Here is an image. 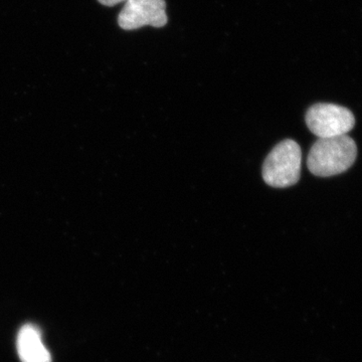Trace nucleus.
Returning a JSON list of instances; mask_svg holds the SVG:
<instances>
[{
	"label": "nucleus",
	"mask_w": 362,
	"mask_h": 362,
	"mask_svg": "<svg viewBox=\"0 0 362 362\" xmlns=\"http://www.w3.org/2000/svg\"><path fill=\"white\" fill-rule=\"evenodd\" d=\"M302 152L294 140L279 143L267 156L263 165V178L272 187L286 188L296 185L300 180Z\"/></svg>",
	"instance_id": "nucleus-2"
},
{
	"label": "nucleus",
	"mask_w": 362,
	"mask_h": 362,
	"mask_svg": "<svg viewBox=\"0 0 362 362\" xmlns=\"http://www.w3.org/2000/svg\"><path fill=\"white\" fill-rule=\"evenodd\" d=\"M356 156V142L349 136L319 138L309 152L307 165L314 175L328 177L351 168Z\"/></svg>",
	"instance_id": "nucleus-1"
},
{
	"label": "nucleus",
	"mask_w": 362,
	"mask_h": 362,
	"mask_svg": "<svg viewBox=\"0 0 362 362\" xmlns=\"http://www.w3.org/2000/svg\"><path fill=\"white\" fill-rule=\"evenodd\" d=\"M100 4H103L105 6H115L121 2L127 1V0H98Z\"/></svg>",
	"instance_id": "nucleus-6"
},
{
	"label": "nucleus",
	"mask_w": 362,
	"mask_h": 362,
	"mask_svg": "<svg viewBox=\"0 0 362 362\" xmlns=\"http://www.w3.org/2000/svg\"><path fill=\"white\" fill-rule=\"evenodd\" d=\"M306 124L319 138H332L347 135L356 125L354 114L339 105L319 103L307 111Z\"/></svg>",
	"instance_id": "nucleus-3"
},
{
	"label": "nucleus",
	"mask_w": 362,
	"mask_h": 362,
	"mask_svg": "<svg viewBox=\"0 0 362 362\" xmlns=\"http://www.w3.org/2000/svg\"><path fill=\"white\" fill-rule=\"evenodd\" d=\"M18 351L21 362H52L51 354L42 343L37 326L25 324L18 335Z\"/></svg>",
	"instance_id": "nucleus-5"
},
{
	"label": "nucleus",
	"mask_w": 362,
	"mask_h": 362,
	"mask_svg": "<svg viewBox=\"0 0 362 362\" xmlns=\"http://www.w3.org/2000/svg\"><path fill=\"white\" fill-rule=\"evenodd\" d=\"M166 23L165 0H127L118 16V25L125 30L146 25L163 28Z\"/></svg>",
	"instance_id": "nucleus-4"
}]
</instances>
